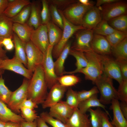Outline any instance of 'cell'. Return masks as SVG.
Masks as SVG:
<instances>
[{"instance_id":"be15d7a7","label":"cell","mask_w":127,"mask_h":127,"mask_svg":"<svg viewBox=\"0 0 127 127\" xmlns=\"http://www.w3.org/2000/svg\"><path fill=\"white\" fill-rule=\"evenodd\" d=\"M3 39L0 37V47H2V45L1 44V42Z\"/></svg>"},{"instance_id":"2e32d148","label":"cell","mask_w":127,"mask_h":127,"mask_svg":"<svg viewBox=\"0 0 127 127\" xmlns=\"http://www.w3.org/2000/svg\"><path fill=\"white\" fill-rule=\"evenodd\" d=\"M91 47L92 51L98 54L109 55L112 54V47L105 36L94 34Z\"/></svg>"},{"instance_id":"91938a15","label":"cell","mask_w":127,"mask_h":127,"mask_svg":"<svg viewBox=\"0 0 127 127\" xmlns=\"http://www.w3.org/2000/svg\"><path fill=\"white\" fill-rule=\"evenodd\" d=\"M6 50L10 51L12 50L14 48V45L13 42L5 46Z\"/></svg>"},{"instance_id":"816d5d0a","label":"cell","mask_w":127,"mask_h":127,"mask_svg":"<svg viewBox=\"0 0 127 127\" xmlns=\"http://www.w3.org/2000/svg\"><path fill=\"white\" fill-rule=\"evenodd\" d=\"M22 127H37L36 119L32 122H28L25 121L21 123Z\"/></svg>"},{"instance_id":"f35d334b","label":"cell","mask_w":127,"mask_h":127,"mask_svg":"<svg viewBox=\"0 0 127 127\" xmlns=\"http://www.w3.org/2000/svg\"><path fill=\"white\" fill-rule=\"evenodd\" d=\"M42 8L41 12L42 24L46 25L51 21V17L47 0L41 1Z\"/></svg>"},{"instance_id":"e0dca14e","label":"cell","mask_w":127,"mask_h":127,"mask_svg":"<svg viewBox=\"0 0 127 127\" xmlns=\"http://www.w3.org/2000/svg\"><path fill=\"white\" fill-rule=\"evenodd\" d=\"M102 20L100 10L94 6L89 9L84 16L82 25L86 29H93Z\"/></svg>"},{"instance_id":"6da1fadb","label":"cell","mask_w":127,"mask_h":127,"mask_svg":"<svg viewBox=\"0 0 127 127\" xmlns=\"http://www.w3.org/2000/svg\"><path fill=\"white\" fill-rule=\"evenodd\" d=\"M47 85L42 65L38 66L29 80L28 99H29L37 105L44 102L48 94Z\"/></svg>"},{"instance_id":"1f68e13d","label":"cell","mask_w":127,"mask_h":127,"mask_svg":"<svg viewBox=\"0 0 127 127\" xmlns=\"http://www.w3.org/2000/svg\"><path fill=\"white\" fill-rule=\"evenodd\" d=\"M94 34L105 37L108 36L116 30L112 27L107 21L103 20L93 29Z\"/></svg>"},{"instance_id":"8d00e7d4","label":"cell","mask_w":127,"mask_h":127,"mask_svg":"<svg viewBox=\"0 0 127 127\" xmlns=\"http://www.w3.org/2000/svg\"><path fill=\"white\" fill-rule=\"evenodd\" d=\"M49 7L52 21L63 30V19L57 7L54 5L50 4Z\"/></svg>"},{"instance_id":"6f0895ef","label":"cell","mask_w":127,"mask_h":127,"mask_svg":"<svg viewBox=\"0 0 127 127\" xmlns=\"http://www.w3.org/2000/svg\"><path fill=\"white\" fill-rule=\"evenodd\" d=\"M78 1L82 4L87 6H94L93 3L89 0H79Z\"/></svg>"},{"instance_id":"74e56055","label":"cell","mask_w":127,"mask_h":127,"mask_svg":"<svg viewBox=\"0 0 127 127\" xmlns=\"http://www.w3.org/2000/svg\"><path fill=\"white\" fill-rule=\"evenodd\" d=\"M12 91L5 85L2 75L0 77V100L7 104Z\"/></svg>"},{"instance_id":"3957f363","label":"cell","mask_w":127,"mask_h":127,"mask_svg":"<svg viewBox=\"0 0 127 127\" xmlns=\"http://www.w3.org/2000/svg\"><path fill=\"white\" fill-rule=\"evenodd\" d=\"M95 84L100 93L99 99L103 104L111 103L114 99L118 100L117 91L114 87L112 79L103 73L97 79Z\"/></svg>"},{"instance_id":"60d3db41","label":"cell","mask_w":127,"mask_h":127,"mask_svg":"<svg viewBox=\"0 0 127 127\" xmlns=\"http://www.w3.org/2000/svg\"><path fill=\"white\" fill-rule=\"evenodd\" d=\"M22 117L26 122H32L36 120L39 116L34 109L22 107L20 109Z\"/></svg>"},{"instance_id":"b9f144b4","label":"cell","mask_w":127,"mask_h":127,"mask_svg":"<svg viewBox=\"0 0 127 127\" xmlns=\"http://www.w3.org/2000/svg\"><path fill=\"white\" fill-rule=\"evenodd\" d=\"M87 111L90 113L91 127H101V119L97 109L94 110L91 108Z\"/></svg>"},{"instance_id":"f5cc1de1","label":"cell","mask_w":127,"mask_h":127,"mask_svg":"<svg viewBox=\"0 0 127 127\" xmlns=\"http://www.w3.org/2000/svg\"><path fill=\"white\" fill-rule=\"evenodd\" d=\"M8 3V0H0V15L3 14L7 7Z\"/></svg>"},{"instance_id":"ee69618b","label":"cell","mask_w":127,"mask_h":127,"mask_svg":"<svg viewBox=\"0 0 127 127\" xmlns=\"http://www.w3.org/2000/svg\"><path fill=\"white\" fill-rule=\"evenodd\" d=\"M47 1L48 4L55 5L58 9L62 10L72 4L78 1L75 0H49Z\"/></svg>"},{"instance_id":"d590c367","label":"cell","mask_w":127,"mask_h":127,"mask_svg":"<svg viewBox=\"0 0 127 127\" xmlns=\"http://www.w3.org/2000/svg\"><path fill=\"white\" fill-rule=\"evenodd\" d=\"M106 37L112 48L127 37V33L116 30Z\"/></svg>"},{"instance_id":"484cf974","label":"cell","mask_w":127,"mask_h":127,"mask_svg":"<svg viewBox=\"0 0 127 127\" xmlns=\"http://www.w3.org/2000/svg\"><path fill=\"white\" fill-rule=\"evenodd\" d=\"M101 107L109 114L106 109V107L100 102L98 98L97 94H95L89 98L80 102L78 108L79 111L83 114H85L88 110L92 107Z\"/></svg>"},{"instance_id":"c3c4849f","label":"cell","mask_w":127,"mask_h":127,"mask_svg":"<svg viewBox=\"0 0 127 127\" xmlns=\"http://www.w3.org/2000/svg\"><path fill=\"white\" fill-rule=\"evenodd\" d=\"M38 105L30 99H27L24 101L20 106L19 109L22 107H24L32 109L38 107Z\"/></svg>"},{"instance_id":"8fae6325","label":"cell","mask_w":127,"mask_h":127,"mask_svg":"<svg viewBox=\"0 0 127 127\" xmlns=\"http://www.w3.org/2000/svg\"><path fill=\"white\" fill-rule=\"evenodd\" d=\"M25 50L27 59V68L33 72L35 68L41 65L44 54L31 41L26 43Z\"/></svg>"},{"instance_id":"ffe728a7","label":"cell","mask_w":127,"mask_h":127,"mask_svg":"<svg viewBox=\"0 0 127 127\" xmlns=\"http://www.w3.org/2000/svg\"><path fill=\"white\" fill-rule=\"evenodd\" d=\"M3 14L11 18L17 14L25 6L31 4L28 0H8Z\"/></svg>"},{"instance_id":"f6af8a7d","label":"cell","mask_w":127,"mask_h":127,"mask_svg":"<svg viewBox=\"0 0 127 127\" xmlns=\"http://www.w3.org/2000/svg\"><path fill=\"white\" fill-rule=\"evenodd\" d=\"M118 100L127 103V80H123L117 91Z\"/></svg>"},{"instance_id":"7a4b0ae2","label":"cell","mask_w":127,"mask_h":127,"mask_svg":"<svg viewBox=\"0 0 127 127\" xmlns=\"http://www.w3.org/2000/svg\"><path fill=\"white\" fill-rule=\"evenodd\" d=\"M87 63L85 67L78 73L83 74L86 80L91 81L95 84L97 79L103 73V64L99 55L93 51L83 53Z\"/></svg>"},{"instance_id":"7402d4cb","label":"cell","mask_w":127,"mask_h":127,"mask_svg":"<svg viewBox=\"0 0 127 127\" xmlns=\"http://www.w3.org/2000/svg\"><path fill=\"white\" fill-rule=\"evenodd\" d=\"M12 39L15 49L14 56L27 67V59L25 50L26 43L22 41L14 32Z\"/></svg>"},{"instance_id":"44dd1931","label":"cell","mask_w":127,"mask_h":127,"mask_svg":"<svg viewBox=\"0 0 127 127\" xmlns=\"http://www.w3.org/2000/svg\"><path fill=\"white\" fill-rule=\"evenodd\" d=\"M0 119L4 123L11 121L20 123L25 121L20 115L13 111L0 100Z\"/></svg>"},{"instance_id":"30bf717a","label":"cell","mask_w":127,"mask_h":127,"mask_svg":"<svg viewBox=\"0 0 127 127\" xmlns=\"http://www.w3.org/2000/svg\"><path fill=\"white\" fill-rule=\"evenodd\" d=\"M100 56L103 64V73L112 79L116 80L119 84H121L123 79L119 66L115 60L109 55Z\"/></svg>"},{"instance_id":"cb8c5ba5","label":"cell","mask_w":127,"mask_h":127,"mask_svg":"<svg viewBox=\"0 0 127 127\" xmlns=\"http://www.w3.org/2000/svg\"><path fill=\"white\" fill-rule=\"evenodd\" d=\"M33 29L27 23L22 24L14 23L12 27L13 32L25 43L30 41V36Z\"/></svg>"},{"instance_id":"52a82bcc","label":"cell","mask_w":127,"mask_h":127,"mask_svg":"<svg viewBox=\"0 0 127 127\" xmlns=\"http://www.w3.org/2000/svg\"><path fill=\"white\" fill-rule=\"evenodd\" d=\"M98 8L100 10L102 19L107 21L120 15L127 14V2L126 1L118 0Z\"/></svg>"},{"instance_id":"e575fe53","label":"cell","mask_w":127,"mask_h":127,"mask_svg":"<svg viewBox=\"0 0 127 127\" xmlns=\"http://www.w3.org/2000/svg\"><path fill=\"white\" fill-rule=\"evenodd\" d=\"M66 94V103L70 107L74 109L78 108L80 103L77 92L74 91L71 87H68Z\"/></svg>"},{"instance_id":"bcb514c9","label":"cell","mask_w":127,"mask_h":127,"mask_svg":"<svg viewBox=\"0 0 127 127\" xmlns=\"http://www.w3.org/2000/svg\"><path fill=\"white\" fill-rule=\"evenodd\" d=\"M97 109L101 119V127H115L109 121V114L103 111L99 107H97Z\"/></svg>"},{"instance_id":"d6a6232c","label":"cell","mask_w":127,"mask_h":127,"mask_svg":"<svg viewBox=\"0 0 127 127\" xmlns=\"http://www.w3.org/2000/svg\"><path fill=\"white\" fill-rule=\"evenodd\" d=\"M31 4L24 7L17 14L11 18L14 23L22 24L27 23L30 14Z\"/></svg>"},{"instance_id":"8992f818","label":"cell","mask_w":127,"mask_h":127,"mask_svg":"<svg viewBox=\"0 0 127 127\" xmlns=\"http://www.w3.org/2000/svg\"><path fill=\"white\" fill-rule=\"evenodd\" d=\"M93 6L83 5L78 1L72 4L62 11L64 16L69 21L75 25H82L84 16Z\"/></svg>"},{"instance_id":"7bdbcfd3","label":"cell","mask_w":127,"mask_h":127,"mask_svg":"<svg viewBox=\"0 0 127 127\" xmlns=\"http://www.w3.org/2000/svg\"><path fill=\"white\" fill-rule=\"evenodd\" d=\"M99 91L96 86H94L88 90H83L77 92L79 101L80 102L87 99L93 95L98 94Z\"/></svg>"},{"instance_id":"d4e9b609","label":"cell","mask_w":127,"mask_h":127,"mask_svg":"<svg viewBox=\"0 0 127 127\" xmlns=\"http://www.w3.org/2000/svg\"><path fill=\"white\" fill-rule=\"evenodd\" d=\"M40 6L38 3L34 2L31 4V11L27 24L30 26L37 28L42 24Z\"/></svg>"},{"instance_id":"ba28073f","label":"cell","mask_w":127,"mask_h":127,"mask_svg":"<svg viewBox=\"0 0 127 127\" xmlns=\"http://www.w3.org/2000/svg\"><path fill=\"white\" fill-rule=\"evenodd\" d=\"M29 80L25 78L23 79L21 86L12 92L7 104L8 107L16 114L20 112V106L24 101L28 99V88Z\"/></svg>"},{"instance_id":"f907efd6","label":"cell","mask_w":127,"mask_h":127,"mask_svg":"<svg viewBox=\"0 0 127 127\" xmlns=\"http://www.w3.org/2000/svg\"><path fill=\"white\" fill-rule=\"evenodd\" d=\"M118 0H97L96 6L98 7L101 6L109 4L117 1Z\"/></svg>"},{"instance_id":"4dcf8cb0","label":"cell","mask_w":127,"mask_h":127,"mask_svg":"<svg viewBox=\"0 0 127 127\" xmlns=\"http://www.w3.org/2000/svg\"><path fill=\"white\" fill-rule=\"evenodd\" d=\"M115 30L127 33V15H122L107 21Z\"/></svg>"},{"instance_id":"7c38bea8","label":"cell","mask_w":127,"mask_h":127,"mask_svg":"<svg viewBox=\"0 0 127 127\" xmlns=\"http://www.w3.org/2000/svg\"><path fill=\"white\" fill-rule=\"evenodd\" d=\"M30 40L43 54L50 45L46 25L41 24L36 29H33Z\"/></svg>"},{"instance_id":"ac0fdd59","label":"cell","mask_w":127,"mask_h":127,"mask_svg":"<svg viewBox=\"0 0 127 127\" xmlns=\"http://www.w3.org/2000/svg\"><path fill=\"white\" fill-rule=\"evenodd\" d=\"M89 117L86 113H81L77 108L65 124L66 127H91Z\"/></svg>"},{"instance_id":"5b68a950","label":"cell","mask_w":127,"mask_h":127,"mask_svg":"<svg viewBox=\"0 0 127 127\" xmlns=\"http://www.w3.org/2000/svg\"><path fill=\"white\" fill-rule=\"evenodd\" d=\"M53 47L49 45L44 54V59L41 64L48 88L50 89L58 82L59 77L55 72L54 62L52 58V52Z\"/></svg>"},{"instance_id":"db71d44e","label":"cell","mask_w":127,"mask_h":127,"mask_svg":"<svg viewBox=\"0 0 127 127\" xmlns=\"http://www.w3.org/2000/svg\"><path fill=\"white\" fill-rule=\"evenodd\" d=\"M37 127H49L46 123L40 116L36 119Z\"/></svg>"},{"instance_id":"5bb4252c","label":"cell","mask_w":127,"mask_h":127,"mask_svg":"<svg viewBox=\"0 0 127 127\" xmlns=\"http://www.w3.org/2000/svg\"><path fill=\"white\" fill-rule=\"evenodd\" d=\"M75 109L69 106L65 101L61 100L50 107L48 113L53 118L65 124L72 115Z\"/></svg>"},{"instance_id":"4fadbf2b","label":"cell","mask_w":127,"mask_h":127,"mask_svg":"<svg viewBox=\"0 0 127 127\" xmlns=\"http://www.w3.org/2000/svg\"><path fill=\"white\" fill-rule=\"evenodd\" d=\"M0 69L14 72L29 80L31 78L33 73L26 68L23 64L14 56L1 61Z\"/></svg>"},{"instance_id":"9f6ffc18","label":"cell","mask_w":127,"mask_h":127,"mask_svg":"<svg viewBox=\"0 0 127 127\" xmlns=\"http://www.w3.org/2000/svg\"><path fill=\"white\" fill-rule=\"evenodd\" d=\"M7 51L0 47V61L8 58L6 55Z\"/></svg>"},{"instance_id":"f546056e","label":"cell","mask_w":127,"mask_h":127,"mask_svg":"<svg viewBox=\"0 0 127 127\" xmlns=\"http://www.w3.org/2000/svg\"><path fill=\"white\" fill-rule=\"evenodd\" d=\"M111 53L116 60H127V37L112 48Z\"/></svg>"},{"instance_id":"680465c9","label":"cell","mask_w":127,"mask_h":127,"mask_svg":"<svg viewBox=\"0 0 127 127\" xmlns=\"http://www.w3.org/2000/svg\"><path fill=\"white\" fill-rule=\"evenodd\" d=\"M13 42L12 39L10 38H4L1 42L2 45L4 47Z\"/></svg>"},{"instance_id":"83f0119b","label":"cell","mask_w":127,"mask_h":127,"mask_svg":"<svg viewBox=\"0 0 127 127\" xmlns=\"http://www.w3.org/2000/svg\"><path fill=\"white\" fill-rule=\"evenodd\" d=\"M46 26L50 45L53 47L60 40L62 35L63 30L51 20Z\"/></svg>"},{"instance_id":"d6986e66","label":"cell","mask_w":127,"mask_h":127,"mask_svg":"<svg viewBox=\"0 0 127 127\" xmlns=\"http://www.w3.org/2000/svg\"><path fill=\"white\" fill-rule=\"evenodd\" d=\"M113 118L111 124L115 127H127V121L122 114L119 107V100H113L111 103Z\"/></svg>"},{"instance_id":"f1b7e54d","label":"cell","mask_w":127,"mask_h":127,"mask_svg":"<svg viewBox=\"0 0 127 127\" xmlns=\"http://www.w3.org/2000/svg\"><path fill=\"white\" fill-rule=\"evenodd\" d=\"M69 54L73 56L75 59V66L76 68L74 70L70 71H65L63 74H73L78 73L81 69L85 67L87 65V60L83 52L71 49Z\"/></svg>"},{"instance_id":"836d02e7","label":"cell","mask_w":127,"mask_h":127,"mask_svg":"<svg viewBox=\"0 0 127 127\" xmlns=\"http://www.w3.org/2000/svg\"><path fill=\"white\" fill-rule=\"evenodd\" d=\"M58 82L61 85L67 87L74 86L79 82L80 78L73 74L59 77Z\"/></svg>"},{"instance_id":"ab89813d","label":"cell","mask_w":127,"mask_h":127,"mask_svg":"<svg viewBox=\"0 0 127 127\" xmlns=\"http://www.w3.org/2000/svg\"><path fill=\"white\" fill-rule=\"evenodd\" d=\"M40 117L46 123L53 127H66L65 123L58 119L54 118L47 112H42L40 114Z\"/></svg>"},{"instance_id":"7dc6e473","label":"cell","mask_w":127,"mask_h":127,"mask_svg":"<svg viewBox=\"0 0 127 127\" xmlns=\"http://www.w3.org/2000/svg\"><path fill=\"white\" fill-rule=\"evenodd\" d=\"M119 67L123 80H127V60H116Z\"/></svg>"},{"instance_id":"e7e4bbea","label":"cell","mask_w":127,"mask_h":127,"mask_svg":"<svg viewBox=\"0 0 127 127\" xmlns=\"http://www.w3.org/2000/svg\"><path fill=\"white\" fill-rule=\"evenodd\" d=\"M1 61H0V62H1Z\"/></svg>"},{"instance_id":"6125c7cd","label":"cell","mask_w":127,"mask_h":127,"mask_svg":"<svg viewBox=\"0 0 127 127\" xmlns=\"http://www.w3.org/2000/svg\"><path fill=\"white\" fill-rule=\"evenodd\" d=\"M4 70L0 69V77L4 72Z\"/></svg>"},{"instance_id":"681fc988","label":"cell","mask_w":127,"mask_h":127,"mask_svg":"<svg viewBox=\"0 0 127 127\" xmlns=\"http://www.w3.org/2000/svg\"><path fill=\"white\" fill-rule=\"evenodd\" d=\"M119 107L120 110L125 119H127V103L121 101L119 103Z\"/></svg>"},{"instance_id":"9a60e30c","label":"cell","mask_w":127,"mask_h":127,"mask_svg":"<svg viewBox=\"0 0 127 127\" xmlns=\"http://www.w3.org/2000/svg\"><path fill=\"white\" fill-rule=\"evenodd\" d=\"M68 88L61 85L58 82L54 85L50 89L42 104L43 108H50L61 101Z\"/></svg>"},{"instance_id":"11a10c76","label":"cell","mask_w":127,"mask_h":127,"mask_svg":"<svg viewBox=\"0 0 127 127\" xmlns=\"http://www.w3.org/2000/svg\"><path fill=\"white\" fill-rule=\"evenodd\" d=\"M20 123L8 122L5 123V127H22Z\"/></svg>"},{"instance_id":"4316f807","label":"cell","mask_w":127,"mask_h":127,"mask_svg":"<svg viewBox=\"0 0 127 127\" xmlns=\"http://www.w3.org/2000/svg\"><path fill=\"white\" fill-rule=\"evenodd\" d=\"M11 18L3 14L0 15V37L3 38H13V24Z\"/></svg>"},{"instance_id":"603a6c76","label":"cell","mask_w":127,"mask_h":127,"mask_svg":"<svg viewBox=\"0 0 127 127\" xmlns=\"http://www.w3.org/2000/svg\"><path fill=\"white\" fill-rule=\"evenodd\" d=\"M71 47V42L68 41L56 60L54 62L55 72L56 75L58 77L63 75L65 71L64 64L69 54Z\"/></svg>"},{"instance_id":"94428289","label":"cell","mask_w":127,"mask_h":127,"mask_svg":"<svg viewBox=\"0 0 127 127\" xmlns=\"http://www.w3.org/2000/svg\"><path fill=\"white\" fill-rule=\"evenodd\" d=\"M5 123L0 119V127H5Z\"/></svg>"},{"instance_id":"277c9868","label":"cell","mask_w":127,"mask_h":127,"mask_svg":"<svg viewBox=\"0 0 127 127\" xmlns=\"http://www.w3.org/2000/svg\"><path fill=\"white\" fill-rule=\"evenodd\" d=\"M58 9L63 19V28L62 35L60 40L56 45L53 47L52 50V57L56 59L72 36L79 30L86 29L82 25H77L71 23L64 16L62 10Z\"/></svg>"},{"instance_id":"9c48e42d","label":"cell","mask_w":127,"mask_h":127,"mask_svg":"<svg viewBox=\"0 0 127 127\" xmlns=\"http://www.w3.org/2000/svg\"><path fill=\"white\" fill-rule=\"evenodd\" d=\"M76 33L75 40L71 49L83 53L93 51L91 43L94 34L93 29H83Z\"/></svg>"}]
</instances>
